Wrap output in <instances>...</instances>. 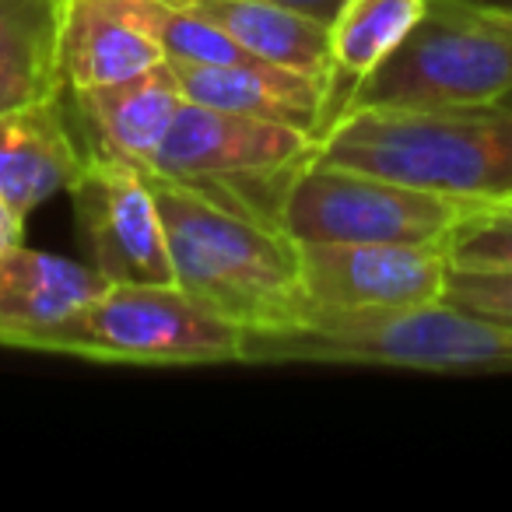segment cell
<instances>
[{"label": "cell", "instance_id": "obj_1", "mask_svg": "<svg viewBox=\"0 0 512 512\" xmlns=\"http://www.w3.org/2000/svg\"><path fill=\"white\" fill-rule=\"evenodd\" d=\"M158 200L176 285L242 330L306 320L299 242L285 228L141 169Z\"/></svg>", "mask_w": 512, "mask_h": 512}, {"label": "cell", "instance_id": "obj_2", "mask_svg": "<svg viewBox=\"0 0 512 512\" xmlns=\"http://www.w3.org/2000/svg\"><path fill=\"white\" fill-rule=\"evenodd\" d=\"M316 155L460 204L512 200V109H351Z\"/></svg>", "mask_w": 512, "mask_h": 512}, {"label": "cell", "instance_id": "obj_3", "mask_svg": "<svg viewBox=\"0 0 512 512\" xmlns=\"http://www.w3.org/2000/svg\"><path fill=\"white\" fill-rule=\"evenodd\" d=\"M246 365H376L414 372H512V323L439 299L246 330Z\"/></svg>", "mask_w": 512, "mask_h": 512}, {"label": "cell", "instance_id": "obj_4", "mask_svg": "<svg viewBox=\"0 0 512 512\" xmlns=\"http://www.w3.org/2000/svg\"><path fill=\"white\" fill-rule=\"evenodd\" d=\"M512 92V29L467 0H428L407 39L358 85L351 109H474Z\"/></svg>", "mask_w": 512, "mask_h": 512}, {"label": "cell", "instance_id": "obj_5", "mask_svg": "<svg viewBox=\"0 0 512 512\" xmlns=\"http://www.w3.org/2000/svg\"><path fill=\"white\" fill-rule=\"evenodd\" d=\"M246 330L172 285H106L32 351L113 365H232Z\"/></svg>", "mask_w": 512, "mask_h": 512}, {"label": "cell", "instance_id": "obj_6", "mask_svg": "<svg viewBox=\"0 0 512 512\" xmlns=\"http://www.w3.org/2000/svg\"><path fill=\"white\" fill-rule=\"evenodd\" d=\"M316 144L320 141L299 127L253 120V116L186 99L151 169L207 193L218 204L271 221L249 190L271 197L281 218V197H285L288 179L313 155Z\"/></svg>", "mask_w": 512, "mask_h": 512}, {"label": "cell", "instance_id": "obj_7", "mask_svg": "<svg viewBox=\"0 0 512 512\" xmlns=\"http://www.w3.org/2000/svg\"><path fill=\"white\" fill-rule=\"evenodd\" d=\"M470 211L453 197L414 190L313 151L288 179L281 228L295 242H442Z\"/></svg>", "mask_w": 512, "mask_h": 512}, {"label": "cell", "instance_id": "obj_8", "mask_svg": "<svg viewBox=\"0 0 512 512\" xmlns=\"http://www.w3.org/2000/svg\"><path fill=\"white\" fill-rule=\"evenodd\" d=\"M306 320L411 309L446 299L442 242H299Z\"/></svg>", "mask_w": 512, "mask_h": 512}, {"label": "cell", "instance_id": "obj_9", "mask_svg": "<svg viewBox=\"0 0 512 512\" xmlns=\"http://www.w3.org/2000/svg\"><path fill=\"white\" fill-rule=\"evenodd\" d=\"M88 264L109 285H172V256L151 183L120 158L92 155L71 183Z\"/></svg>", "mask_w": 512, "mask_h": 512}, {"label": "cell", "instance_id": "obj_10", "mask_svg": "<svg viewBox=\"0 0 512 512\" xmlns=\"http://www.w3.org/2000/svg\"><path fill=\"white\" fill-rule=\"evenodd\" d=\"M71 95L78 127L92 155L120 158L134 169H151L169 134L172 120L183 109L186 95L172 64H158L137 78L116 85L88 88Z\"/></svg>", "mask_w": 512, "mask_h": 512}, {"label": "cell", "instance_id": "obj_11", "mask_svg": "<svg viewBox=\"0 0 512 512\" xmlns=\"http://www.w3.org/2000/svg\"><path fill=\"white\" fill-rule=\"evenodd\" d=\"M109 281L88 260L15 246L0 253V348L32 351L43 334L71 320Z\"/></svg>", "mask_w": 512, "mask_h": 512}, {"label": "cell", "instance_id": "obj_12", "mask_svg": "<svg viewBox=\"0 0 512 512\" xmlns=\"http://www.w3.org/2000/svg\"><path fill=\"white\" fill-rule=\"evenodd\" d=\"M85 162L88 151L74 141L64 95L0 113V193L25 218L50 197L71 190Z\"/></svg>", "mask_w": 512, "mask_h": 512}, {"label": "cell", "instance_id": "obj_13", "mask_svg": "<svg viewBox=\"0 0 512 512\" xmlns=\"http://www.w3.org/2000/svg\"><path fill=\"white\" fill-rule=\"evenodd\" d=\"M190 102L253 120L299 127L320 141L323 134V81L288 71L260 57L228 64H172Z\"/></svg>", "mask_w": 512, "mask_h": 512}, {"label": "cell", "instance_id": "obj_14", "mask_svg": "<svg viewBox=\"0 0 512 512\" xmlns=\"http://www.w3.org/2000/svg\"><path fill=\"white\" fill-rule=\"evenodd\" d=\"M158 64H169V57L130 0H67L60 32L64 92L116 85Z\"/></svg>", "mask_w": 512, "mask_h": 512}, {"label": "cell", "instance_id": "obj_15", "mask_svg": "<svg viewBox=\"0 0 512 512\" xmlns=\"http://www.w3.org/2000/svg\"><path fill=\"white\" fill-rule=\"evenodd\" d=\"M428 0H344L330 22V71L323 92V137L348 113L358 85L421 22Z\"/></svg>", "mask_w": 512, "mask_h": 512}, {"label": "cell", "instance_id": "obj_16", "mask_svg": "<svg viewBox=\"0 0 512 512\" xmlns=\"http://www.w3.org/2000/svg\"><path fill=\"white\" fill-rule=\"evenodd\" d=\"M176 4L218 25L253 57L320 78L327 92L330 29L323 22L281 8V4H267V0H176Z\"/></svg>", "mask_w": 512, "mask_h": 512}, {"label": "cell", "instance_id": "obj_17", "mask_svg": "<svg viewBox=\"0 0 512 512\" xmlns=\"http://www.w3.org/2000/svg\"><path fill=\"white\" fill-rule=\"evenodd\" d=\"M67 0H0V113L64 92L60 32Z\"/></svg>", "mask_w": 512, "mask_h": 512}, {"label": "cell", "instance_id": "obj_18", "mask_svg": "<svg viewBox=\"0 0 512 512\" xmlns=\"http://www.w3.org/2000/svg\"><path fill=\"white\" fill-rule=\"evenodd\" d=\"M449 267L512 271V200L470 207L446 235Z\"/></svg>", "mask_w": 512, "mask_h": 512}, {"label": "cell", "instance_id": "obj_19", "mask_svg": "<svg viewBox=\"0 0 512 512\" xmlns=\"http://www.w3.org/2000/svg\"><path fill=\"white\" fill-rule=\"evenodd\" d=\"M446 302L477 316L512 323V271H460L449 267Z\"/></svg>", "mask_w": 512, "mask_h": 512}, {"label": "cell", "instance_id": "obj_20", "mask_svg": "<svg viewBox=\"0 0 512 512\" xmlns=\"http://www.w3.org/2000/svg\"><path fill=\"white\" fill-rule=\"evenodd\" d=\"M25 242V214L0 193V253Z\"/></svg>", "mask_w": 512, "mask_h": 512}, {"label": "cell", "instance_id": "obj_21", "mask_svg": "<svg viewBox=\"0 0 512 512\" xmlns=\"http://www.w3.org/2000/svg\"><path fill=\"white\" fill-rule=\"evenodd\" d=\"M267 4L292 8V11H299V15H306V18H316V22H323L330 29V22L337 18V11H341L344 0H267Z\"/></svg>", "mask_w": 512, "mask_h": 512}, {"label": "cell", "instance_id": "obj_22", "mask_svg": "<svg viewBox=\"0 0 512 512\" xmlns=\"http://www.w3.org/2000/svg\"><path fill=\"white\" fill-rule=\"evenodd\" d=\"M481 11H495V15H512V0H467Z\"/></svg>", "mask_w": 512, "mask_h": 512}, {"label": "cell", "instance_id": "obj_23", "mask_svg": "<svg viewBox=\"0 0 512 512\" xmlns=\"http://www.w3.org/2000/svg\"><path fill=\"white\" fill-rule=\"evenodd\" d=\"M491 15H495V11H491ZM495 18H498L502 25H509V29H512V15H495Z\"/></svg>", "mask_w": 512, "mask_h": 512}, {"label": "cell", "instance_id": "obj_24", "mask_svg": "<svg viewBox=\"0 0 512 512\" xmlns=\"http://www.w3.org/2000/svg\"><path fill=\"white\" fill-rule=\"evenodd\" d=\"M498 106H505V109H512V92H509V95H505V99H502V102H498Z\"/></svg>", "mask_w": 512, "mask_h": 512}]
</instances>
